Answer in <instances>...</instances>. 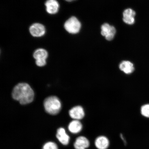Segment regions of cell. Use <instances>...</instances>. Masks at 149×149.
<instances>
[{
    "label": "cell",
    "mask_w": 149,
    "mask_h": 149,
    "mask_svg": "<svg viewBox=\"0 0 149 149\" xmlns=\"http://www.w3.org/2000/svg\"><path fill=\"white\" fill-rule=\"evenodd\" d=\"M42 149H58V148L56 143L49 141L44 145Z\"/></svg>",
    "instance_id": "2e32d148"
},
{
    "label": "cell",
    "mask_w": 149,
    "mask_h": 149,
    "mask_svg": "<svg viewBox=\"0 0 149 149\" xmlns=\"http://www.w3.org/2000/svg\"><path fill=\"white\" fill-rule=\"evenodd\" d=\"M13 98L22 105H26L33 101L34 93L29 84L20 83L14 87L12 93Z\"/></svg>",
    "instance_id": "6da1fadb"
},
{
    "label": "cell",
    "mask_w": 149,
    "mask_h": 149,
    "mask_svg": "<svg viewBox=\"0 0 149 149\" xmlns=\"http://www.w3.org/2000/svg\"><path fill=\"white\" fill-rule=\"evenodd\" d=\"M45 4L48 14H55L58 12L59 5L56 0H47Z\"/></svg>",
    "instance_id": "ba28073f"
},
{
    "label": "cell",
    "mask_w": 149,
    "mask_h": 149,
    "mask_svg": "<svg viewBox=\"0 0 149 149\" xmlns=\"http://www.w3.org/2000/svg\"><path fill=\"white\" fill-rule=\"evenodd\" d=\"M56 137L60 142L63 145H66L69 143V136L66 133L64 128H60L58 129Z\"/></svg>",
    "instance_id": "8fae6325"
},
{
    "label": "cell",
    "mask_w": 149,
    "mask_h": 149,
    "mask_svg": "<svg viewBox=\"0 0 149 149\" xmlns=\"http://www.w3.org/2000/svg\"><path fill=\"white\" fill-rule=\"evenodd\" d=\"M95 145L98 149H107L109 145V141L107 137L100 136L95 141Z\"/></svg>",
    "instance_id": "7c38bea8"
},
{
    "label": "cell",
    "mask_w": 149,
    "mask_h": 149,
    "mask_svg": "<svg viewBox=\"0 0 149 149\" xmlns=\"http://www.w3.org/2000/svg\"></svg>",
    "instance_id": "d6986e66"
},
{
    "label": "cell",
    "mask_w": 149,
    "mask_h": 149,
    "mask_svg": "<svg viewBox=\"0 0 149 149\" xmlns=\"http://www.w3.org/2000/svg\"><path fill=\"white\" fill-rule=\"evenodd\" d=\"M29 31L33 36L39 37L44 36L46 32V29L42 24L35 23L30 27Z\"/></svg>",
    "instance_id": "8992f818"
},
{
    "label": "cell",
    "mask_w": 149,
    "mask_h": 149,
    "mask_svg": "<svg viewBox=\"0 0 149 149\" xmlns=\"http://www.w3.org/2000/svg\"><path fill=\"white\" fill-rule=\"evenodd\" d=\"M65 1L68 2H72L74 1V0H65Z\"/></svg>",
    "instance_id": "ac0fdd59"
},
{
    "label": "cell",
    "mask_w": 149,
    "mask_h": 149,
    "mask_svg": "<svg viewBox=\"0 0 149 149\" xmlns=\"http://www.w3.org/2000/svg\"><path fill=\"white\" fill-rule=\"evenodd\" d=\"M136 13L130 8L125 10L123 13V20L125 23L132 25L135 23Z\"/></svg>",
    "instance_id": "9c48e42d"
},
{
    "label": "cell",
    "mask_w": 149,
    "mask_h": 149,
    "mask_svg": "<svg viewBox=\"0 0 149 149\" xmlns=\"http://www.w3.org/2000/svg\"><path fill=\"white\" fill-rule=\"evenodd\" d=\"M48 56L47 51L42 48L36 49L33 54V58L36 60V64L39 67L45 66L46 64V59Z\"/></svg>",
    "instance_id": "277c9868"
},
{
    "label": "cell",
    "mask_w": 149,
    "mask_h": 149,
    "mask_svg": "<svg viewBox=\"0 0 149 149\" xmlns=\"http://www.w3.org/2000/svg\"><path fill=\"white\" fill-rule=\"evenodd\" d=\"M70 116L74 120H79L85 116V112L83 108L77 106L72 108L69 111Z\"/></svg>",
    "instance_id": "52a82bcc"
},
{
    "label": "cell",
    "mask_w": 149,
    "mask_h": 149,
    "mask_svg": "<svg viewBox=\"0 0 149 149\" xmlns=\"http://www.w3.org/2000/svg\"><path fill=\"white\" fill-rule=\"evenodd\" d=\"M83 126L79 120H74L72 121L68 126L69 131L72 133L77 134L81 131Z\"/></svg>",
    "instance_id": "5bb4252c"
},
{
    "label": "cell",
    "mask_w": 149,
    "mask_h": 149,
    "mask_svg": "<svg viewBox=\"0 0 149 149\" xmlns=\"http://www.w3.org/2000/svg\"><path fill=\"white\" fill-rule=\"evenodd\" d=\"M64 27L68 33L71 34H76L79 32L81 24L77 18L72 16L65 22Z\"/></svg>",
    "instance_id": "3957f363"
},
{
    "label": "cell",
    "mask_w": 149,
    "mask_h": 149,
    "mask_svg": "<svg viewBox=\"0 0 149 149\" xmlns=\"http://www.w3.org/2000/svg\"><path fill=\"white\" fill-rule=\"evenodd\" d=\"M120 136L121 139H122L123 140V141H124V144H126V140H125V139L124 138L123 136V135L122 134H121L120 135Z\"/></svg>",
    "instance_id": "e0dca14e"
},
{
    "label": "cell",
    "mask_w": 149,
    "mask_h": 149,
    "mask_svg": "<svg viewBox=\"0 0 149 149\" xmlns=\"http://www.w3.org/2000/svg\"><path fill=\"white\" fill-rule=\"evenodd\" d=\"M116 33V30L113 26L105 23L102 26L101 34L108 40H112Z\"/></svg>",
    "instance_id": "5b68a950"
},
{
    "label": "cell",
    "mask_w": 149,
    "mask_h": 149,
    "mask_svg": "<svg viewBox=\"0 0 149 149\" xmlns=\"http://www.w3.org/2000/svg\"><path fill=\"white\" fill-rule=\"evenodd\" d=\"M90 143L86 137L83 136L76 139L74 144V147L76 149H85L88 148Z\"/></svg>",
    "instance_id": "30bf717a"
},
{
    "label": "cell",
    "mask_w": 149,
    "mask_h": 149,
    "mask_svg": "<svg viewBox=\"0 0 149 149\" xmlns=\"http://www.w3.org/2000/svg\"><path fill=\"white\" fill-rule=\"evenodd\" d=\"M119 68L122 71L127 74H131L134 70L133 63L129 61H122L119 65Z\"/></svg>",
    "instance_id": "4fadbf2b"
},
{
    "label": "cell",
    "mask_w": 149,
    "mask_h": 149,
    "mask_svg": "<svg viewBox=\"0 0 149 149\" xmlns=\"http://www.w3.org/2000/svg\"><path fill=\"white\" fill-rule=\"evenodd\" d=\"M44 105L47 113L50 115L57 114L61 110V102L56 96H51L46 98Z\"/></svg>",
    "instance_id": "7a4b0ae2"
},
{
    "label": "cell",
    "mask_w": 149,
    "mask_h": 149,
    "mask_svg": "<svg viewBox=\"0 0 149 149\" xmlns=\"http://www.w3.org/2000/svg\"><path fill=\"white\" fill-rule=\"evenodd\" d=\"M141 112L143 116L149 118V104H146L141 107Z\"/></svg>",
    "instance_id": "9a60e30c"
}]
</instances>
